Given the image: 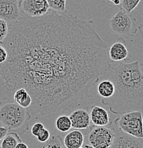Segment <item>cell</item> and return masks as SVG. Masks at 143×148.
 Instances as JSON below:
<instances>
[{"label": "cell", "mask_w": 143, "mask_h": 148, "mask_svg": "<svg viewBox=\"0 0 143 148\" xmlns=\"http://www.w3.org/2000/svg\"><path fill=\"white\" fill-rule=\"evenodd\" d=\"M1 45L8 54L0 65L1 101L24 88L32 98L29 111L44 116L78 106L112 64L94 21L52 9L21 16Z\"/></svg>", "instance_id": "6da1fadb"}, {"label": "cell", "mask_w": 143, "mask_h": 148, "mask_svg": "<svg viewBox=\"0 0 143 148\" xmlns=\"http://www.w3.org/2000/svg\"><path fill=\"white\" fill-rule=\"evenodd\" d=\"M101 77L115 86L113 96L101 101L110 112L119 115L132 111L143 112L142 63L136 61L121 62L116 66L111 64Z\"/></svg>", "instance_id": "7a4b0ae2"}, {"label": "cell", "mask_w": 143, "mask_h": 148, "mask_svg": "<svg viewBox=\"0 0 143 148\" xmlns=\"http://www.w3.org/2000/svg\"><path fill=\"white\" fill-rule=\"evenodd\" d=\"M31 118L29 110L15 102L0 101V123L9 131L24 135L29 130Z\"/></svg>", "instance_id": "3957f363"}, {"label": "cell", "mask_w": 143, "mask_h": 148, "mask_svg": "<svg viewBox=\"0 0 143 148\" xmlns=\"http://www.w3.org/2000/svg\"><path fill=\"white\" fill-rule=\"evenodd\" d=\"M114 125L122 132L137 138H143V112L132 111L120 115Z\"/></svg>", "instance_id": "277c9868"}, {"label": "cell", "mask_w": 143, "mask_h": 148, "mask_svg": "<svg viewBox=\"0 0 143 148\" xmlns=\"http://www.w3.org/2000/svg\"><path fill=\"white\" fill-rule=\"evenodd\" d=\"M110 25V29L114 33L129 39H132L138 31L135 18L122 9L112 16Z\"/></svg>", "instance_id": "5b68a950"}, {"label": "cell", "mask_w": 143, "mask_h": 148, "mask_svg": "<svg viewBox=\"0 0 143 148\" xmlns=\"http://www.w3.org/2000/svg\"><path fill=\"white\" fill-rule=\"evenodd\" d=\"M87 145L94 148H110L115 139V127L106 126L90 127L88 133Z\"/></svg>", "instance_id": "8992f818"}, {"label": "cell", "mask_w": 143, "mask_h": 148, "mask_svg": "<svg viewBox=\"0 0 143 148\" xmlns=\"http://www.w3.org/2000/svg\"><path fill=\"white\" fill-rule=\"evenodd\" d=\"M20 11L28 17H39L47 14L50 7L47 0H20Z\"/></svg>", "instance_id": "52a82bcc"}, {"label": "cell", "mask_w": 143, "mask_h": 148, "mask_svg": "<svg viewBox=\"0 0 143 148\" xmlns=\"http://www.w3.org/2000/svg\"><path fill=\"white\" fill-rule=\"evenodd\" d=\"M19 1L0 0V18L7 23L14 24L21 18Z\"/></svg>", "instance_id": "ba28073f"}, {"label": "cell", "mask_w": 143, "mask_h": 148, "mask_svg": "<svg viewBox=\"0 0 143 148\" xmlns=\"http://www.w3.org/2000/svg\"><path fill=\"white\" fill-rule=\"evenodd\" d=\"M113 126L115 127V139L110 148H143V138H135Z\"/></svg>", "instance_id": "9c48e42d"}, {"label": "cell", "mask_w": 143, "mask_h": 148, "mask_svg": "<svg viewBox=\"0 0 143 148\" xmlns=\"http://www.w3.org/2000/svg\"><path fill=\"white\" fill-rule=\"evenodd\" d=\"M108 56L112 62H125L127 63L131 58L127 47V43L125 38H118L110 47Z\"/></svg>", "instance_id": "30bf717a"}, {"label": "cell", "mask_w": 143, "mask_h": 148, "mask_svg": "<svg viewBox=\"0 0 143 148\" xmlns=\"http://www.w3.org/2000/svg\"><path fill=\"white\" fill-rule=\"evenodd\" d=\"M72 127L75 130H85L89 128L91 124L90 113L87 109H78L72 112L69 115Z\"/></svg>", "instance_id": "8fae6325"}, {"label": "cell", "mask_w": 143, "mask_h": 148, "mask_svg": "<svg viewBox=\"0 0 143 148\" xmlns=\"http://www.w3.org/2000/svg\"><path fill=\"white\" fill-rule=\"evenodd\" d=\"M91 123L94 126H106L110 123L108 112L105 108L100 106H93L90 112Z\"/></svg>", "instance_id": "7c38bea8"}, {"label": "cell", "mask_w": 143, "mask_h": 148, "mask_svg": "<svg viewBox=\"0 0 143 148\" xmlns=\"http://www.w3.org/2000/svg\"><path fill=\"white\" fill-rule=\"evenodd\" d=\"M85 142V136L79 130H74L68 133L64 139V144L66 148L82 147Z\"/></svg>", "instance_id": "4fadbf2b"}, {"label": "cell", "mask_w": 143, "mask_h": 148, "mask_svg": "<svg viewBox=\"0 0 143 148\" xmlns=\"http://www.w3.org/2000/svg\"><path fill=\"white\" fill-rule=\"evenodd\" d=\"M13 100L24 108H29L32 103L31 97L24 88H20L16 90L14 93Z\"/></svg>", "instance_id": "5bb4252c"}, {"label": "cell", "mask_w": 143, "mask_h": 148, "mask_svg": "<svg viewBox=\"0 0 143 148\" xmlns=\"http://www.w3.org/2000/svg\"><path fill=\"white\" fill-rule=\"evenodd\" d=\"M21 142L22 140L19 134L13 131H9L8 133L1 140L0 143V148H15Z\"/></svg>", "instance_id": "9a60e30c"}, {"label": "cell", "mask_w": 143, "mask_h": 148, "mask_svg": "<svg viewBox=\"0 0 143 148\" xmlns=\"http://www.w3.org/2000/svg\"><path fill=\"white\" fill-rule=\"evenodd\" d=\"M98 92L103 98H109L115 92V86L109 80L105 79L101 81L98 86Z\"/></svg>", "instance_id": "2e32d148"}, {"label": "cell", "mask_w": 143, "mask_h": 148, "mask_svg": "<svg viewBox=\"0 0 143 148\" xmlns=\"http://www.w3.org/2000/svg\"><path fill=\"white\" fill-rule=\"evenodd\" d=\"M56 127L60 132H68L72 127L71 122L67 115H62L58 117L56 121Z\"/></svg>", "instance_id": "e0dca14e"}, {"label": "cell", "mask_w": 143, "mask_h": 148, "mask_svg": "<svg viewBox=\"0 0 143 148\" xmlns=\"http://www.w3.org/2000/svg\"><path fill=\"white\" fill-rule=\"evenodd\" d=\"M41 148H66L64 144V140L59 135H53L44 144Z\"/></svg>", "instance_id": "ac0fdd59"}, {"label": "cell", "mask_w": 143, "mask_h": 148, "mask_svg": "<svg viewBox=\"0 0 143 148\" xmlns=\"http://www.w3.org/2000/svg\"><path fill=\"white\" fill-rule=\"evenodd\" d=\"M50 9L56 12L66 13V0H47Z\"/></svg>", "instance_id": "d6986e66"}, {"label": "cell", "mask_w": 143, "mask_h": 148, "mask_svg": "<svg viewBox=\"0 0 143 148\" xmlns=\"http://www.w3.org/2000/svg\"><path fill=\"white\" fill-rule=\"evenodd\" d=\"M140 1L141 0H122L120 7L127 14H130L138 7Z\"/></svg>", "instance_id": "ffe728a7"}, {"label": "cell", "mask_w": 143, "mask_h": 148, "mask_svg": "<svg viewBox=\"0 0 143 148\" xmlns=\"http://www.w3.org/2000/svg\"><path fill=\"white\" fill-rule=\"evenodd\" d=\"M9 32L8 23L4 20L0 18V43H2L3 41L7 36Z\"/></svg>", "instance_id": "44dd1931"}, {"label": "cell", "mask_w": 143, "mask_h": 148, "mask_svg": "<svg viewBox=\"0 0 143 148\" xmlns=\"http://www.w3.org/2000/svg\"><path fill=\"white\" fill-rule=\"evenodd\" d=\"M51 138V133L47 129L44 128L38 135V136L36 137V140H38L39 143H47L48 140H49Z\"/></svg>", "instance_id": "7402d4cb"}, {"label": "cell", "mask_w": 143, "mask_h": 148, "mask_svg": "<svg viewBox=\"0 0 143 148\" xmlns=\"http://www.w3.org/2000/svg\"><path fill=\"white\" fill-rule=\"evenodd\" d=\"M44 128H45V127H44V124H42V123H36L33 125L31 132L32 135H34V136L36 138V137L38 136V134H39Z\"/></svg>", "instance_id": "603a6c76"}, {"label": "cell", "mask_w": 143, "mask_h": 148, "mask_svg": "<svg viewBox=\"0 0 143 148\" xmlns=\"http://www.w3.org/2000/svg\"><path fill=\"white\" fill-rule=\"evenodd\" d=\"M7 51L2 46H0V65L4 64L7 59Z\"/></svg>", "instance_id": "cb8c5ba5"}, {"label": "cell", "mask_w": 143, "mask_h": 148, "mask_svg": "<svg viewBox=\"0 0 143 148\" xmlns=\"http://www.w3.org/2000/svg\"><path fill=\"white\" fill-rule=\"evenodd\" d=\"M9 132V130L4 126L0 125V143Z\"/></svg>", "instance_id": "d4e9b609"}, {"label": "cell", "mask_w": 143, "mask_h": 148, "mask_svg": "<svg viewBox=\"0 0 143 148\" xmlns=\"http://www.w3.org/2000/svg\"><path fill=\"white\" fill-rule=\"evenodd\" d=\"M107 1H110V3H112V4H113L114 5L117 6V7H120L122 0H107Z\"/></svg>", "instance_id": "484cf974"}, {"label": "cell", "mask_w": 143, "mask_h": 148, "mask_svg": "<svg viewBox=\"0 0 143 148\" xmlns=\"http://www.w3.org/2000/svg\"><path fill=\"white\" fill-rule=\"evenodd\" d=\"M15 148H29V147L26 143L21 142V143H19V144L16 146V147Z\"/></svg>", "instance_id": "4316f807"}, {"label": "cell", "mask_w": 143, "mask_h": 148, "mask_svg": "<svg viewBox=\"0 0 143 148\" xmlns=\"http://www.w3.org/2000/svg\"><path fill=\"white\" fill-rule=\"evenodd\" d=\"M138 29H139L140 32V35H141V37H142V39L143 41V23H142V24L139 26Z\"/></svg>", "instance_id": "83f0119b"}, {"label": "cell", "mask_w": 143, "mask_h": 148, "mask_svg": "<svg viewBox=\"0 0 143 148\" xmlns=\"http://www.w3.org/2000/svg\"><path fill=\"white\" fill-rule=\"evenodd\" d=\"M80 148H84L83 147H80Z\"/></svg>", "instance_id": "f1b7e54d"}, {"label": "cell", "mask_w": 143, "mask_h": 148, "mask_svg": "<svg viewBox=\"0 0 143 148\" xmlns=\"http://www.w3.org/2000/svg\"><path fill=\"white\" fill-rule=\"evenodd\" d=\"M17 1H20V0H17Z\"/></svg>", "instance_id": "f546056e"}]
</instances>
